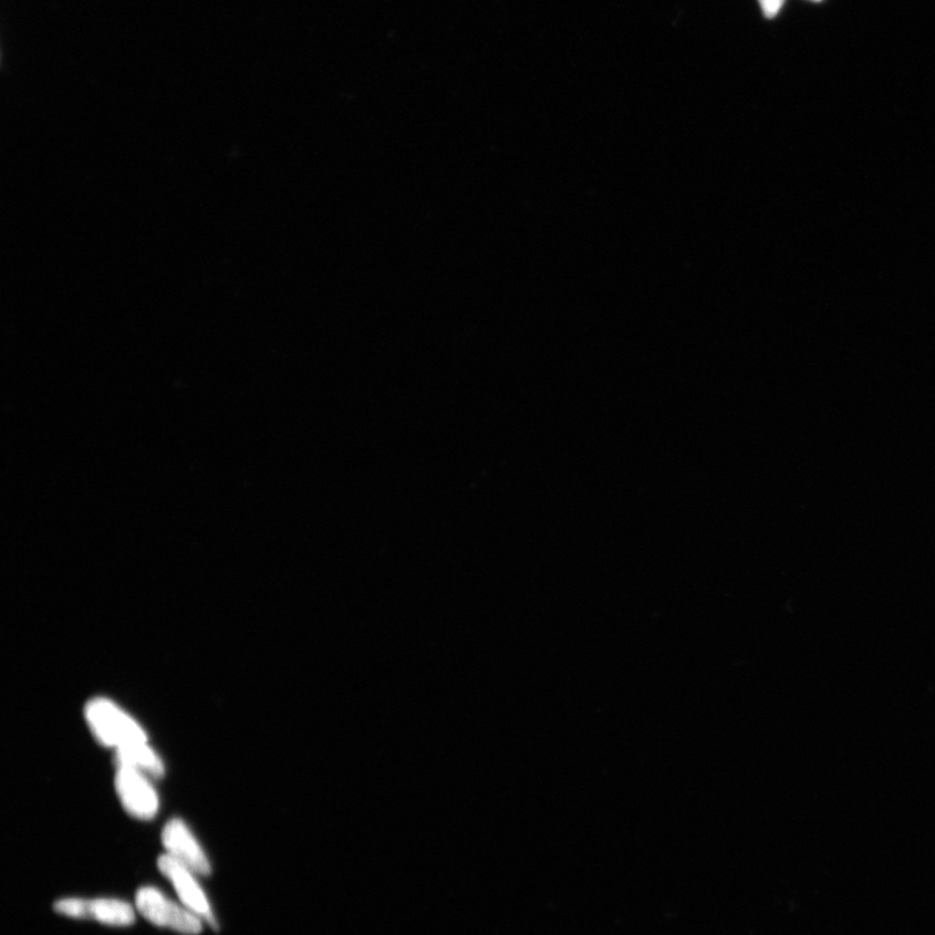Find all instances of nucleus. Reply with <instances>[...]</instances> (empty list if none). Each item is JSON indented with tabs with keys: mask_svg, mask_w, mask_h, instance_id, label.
<instances>
[{
	"mask_svg": "<svg viewBox=\"0 0 935 935\" xmlns=\"http://www.w3.org/2000/svg\"><path fill=\"white\" fill-rule=\"evenodd\" d=\"M158 865L163 876L167 877L174 885L183 906L190 910L193 914H196L208 925L216 927L217 923L211 904L207 900L205 890L197 881V874L168 854L159 858Z\"/></svg>",
	"mask_w": 935,
	"mask_h": 935,
	"instance_id": "nucleus-4",
	"label": "nucleus"
},
{
	"mask_svg": "<svg viewBox=\"0 0 935 935\" xmlns=\"http://www.w3.org/2000/svg\"><path fill=\"white\" fill-rule=\"evenodd\" d=\"M162 840L167 854L189 868L197 876L211 874V864L204 849L181 820H170L163 830Z\"/></svg>",
	"mask_w": 935,
	"mask_h": 935,
	"instance_id": "nucleus-6",
	"label": "nucleus"
},
{
	"mask_svg": "<svg viewBox=\"0 0 935 935\" xmlns=\"http://www.w3.org/2000/svg\"><path fill=\"white\" fill-rule=\"evenodd\" d=\"M116 787L120 798L133 817L142 820L153 819L158 812L159 800L152 785L141 770L118 765Z\"/></svg>",
	"mask_w": 935,
	"mask_h": 935,
	"instance_id": "nucleus-5",
	"label": "nucleus"
},
{
	"mask_svg": "<svg viewBox=\"0 0 935 935\" xmlns=\"http://www.w3.org/2000/svg\"><path fill=\"white\" fill-rule=\"evenodd\" d=\"M54 910L66 917L95 920L111 926H129L136 920V912L129 903L112 900V897H101V900L65 897L55 903Z\"/></svg>",
	"mask_w": 935,
	"mask_h": 935,
	"instance_id": "nucleus-3",
	"label": "nucleus"
},
{
	"mask_svg": "<svg viewBox=\"0 0 935 935\" xmlns=\"http://www.w3.org/2000/svg\"><path fill=\"white\" fill-rule=\"evenodd\" d=\"M117 765L129 766L153 776L163 773V765L158 755L146 742L118 748Z\"/></svg>",
	"mask_w": 935,
	"mask_h": 935,
	"instance_id": "nucleus-7",
	"label": "nucleus"
},
{
	"mask_svg": "<svg viewBox=\"0 0 935 935\" xmlns=\"http://www.w3.org/2000/svg\"><path fill=\"white\" fill-rule=\"evenodd\" d=\"M86 719L103 744L123 748L146 742L139 725L106 699H95L86 708Z\"/></svg>",
	"mask_w": 935,
	"mask_h": 935,
	"instance_id": "nucleus-2",
	"label": "nucleus"
},
{
	"mask_svg": "<svg viewBox=\"0 0 935 935\" xmlns=\"http://www.w3.org/2000/svg\"><path fill=\"white\" fill-rule=\"evenodd\" d=\"M759 3L766 18L773 19L781 11L785 0H759Z\"/></svg>",
	"mask_w": 935,
	"mask_h": 935,
	"instance_id": "nucleus-8",
	"label": "nucleus"
},
{
	"mask_svg": "<svg viewBox=\"0 0 935 935\" xmlns=\"http://www.w3.org/2000/svg\"><path fill=\"white\" fill-rule=\"evenodd\" d=\"M136 908L142 916L156 926L190 935L204 931V920L185 906L170 901L159 889L153 886L138 890Z\"/></svg>",
	"mask_w": 935,
	"mask_h": 935,
	"instance_id": "nucleus-1",
	"label": "nucleus"
},
{
	"mask_svg": "<svg viewBox=\"0 0 935 935\" xmlns=\"http://www.w3.org/2000/svg\"><path fill=\"white\" fill-rule=\"evenodd\" d=\"M813 2H820V0H813Z\"/></svg>",
	"mask_w": 935,
	"mask_h": 935,
	"instance_id": "nucleus-9",
	"label": "nucleus"
}]
</instances>
